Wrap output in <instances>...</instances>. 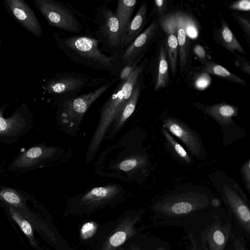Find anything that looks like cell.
Listing matches in <instances>:
<instances>
[{
  "mask_svg": "<svg viewBox=\"0 0 250 250\" xmlns=\"http://www.w3.org/2000/svg\"><path fill=\"white\" fill-rule=\"evenodd\" d=\"M138 63L135 62L132 64L124 65L118 76L119 82H124L127 80L137 68Z\"/></svg>",
  "mask_w": 250,
  "mask_h": 250,
  "instance_id": "30",
  "label": "cell"
},
{
  "mask_svg": "<svg viewBox=\"0 0 250 250\" xmlns=\"http://www.w3.org/2000/svg\"><path fill=\"white\" fill-rule=\"evenodd\" d=\"M158 27V22L153 21L123 50L122 60L124 65L140 62L153 43Z\"/></svg>",
  "mask_w": 250,
  "mask_h": 250,
  "instance_id": "9",
  "label": "cell"
},
{
  "mask_svg": "<svg viewBox=\"0 0 250 250\" xmlns=\"http://www.w3.org/2000/svg\"><path fill=\"white\" fill-rule=\"evenodd\" d=\"M250 160H249L243 165L241 169V172L243 179L249 191L250 189Z\"/></svg>",
  "mask_w": 250,
  "mask_h": 250,
  "instance_id": "36",
  "label": "cell"
},
{
  "mask_svg": "<svg viewBox=\"0 0 250 250\" xmlns=\"http://www.w3.org/2000/svg\"><path fill=\"white\" fill-rule=\"evenodd\" d=\"M143 87L142 80L136 84L132 93L122 106L112 123L108 133V139H112L119 132L127 120L134 111Z\"/></svg>",
  "mask_w": 250,
  "mask_h": 250,
  "instance_id": "16",
  "label": "cell"
},
{
  "mask_svg": "<svg viewBox=\"0 0 250 250\" xmlns=\"http://www.w3.org/2000/svg\"><path fill=\"white\" fill-rule=\"evenodd\" d=\"M234 250H247L239 239H235L233 242Z\"/></svg>",
  "mask_w": 250,
  "mask_h": 250,
  "instance_id": "40",
  "label": "cell"
},
{
  "mask_svg": "<svg viewBox=\"0 0 250 250\" xmlns=\"http://www.w3.org/2000/svg\"><path fill=\"white\" fill-rule=\"evenodd\" d=\"M119 191V187L115 185L95 187L84 194L81 202L90 207H96L110 200Z\"/></svg>",
  "mask_w": 250,
  "mask_h": 250,
  "instance_id": "19",
  "label": "cell"
},
{
  "mask_svg": "<svg viewBox=\"0 0 250 250\" xmlns=\"http://www.w3.org/2000/svg\"><path fill=\"white\" fill-rule=\"evenodd\" d=\"M174 27L179 47V66L183 73L190 60V42L178 12L167 14Z\"/></svg>",
  "mask_w": 250,
  "mask_h": 250,
  "instance_id": "15",
  "label": "cell"
},
{
  "mask_svg": "<svg viewBox=\"0 0 250 250\" xmlns=\"http://www.w3.org/2000/svg\"><path fill=\"white\" fill-rule=\"evenodd\" d=\"M163 126L180 139L196 157H201L202 148L199 138L194 132L181 121L168 117L163 121Z\"/></svg>",
  "mask_w": 250,
  "mask_h": 250,
  "instance_id": "11",
  "label": "cell"
},
{
  "mask_svg": "<svg viewBox=\"0 0 250 250\" xmlns=\"http://www.w3.org/2000/svg\"><path fill=\"white\" fill-rule=\"evenodd\" d=\"M231 10L249 11L250 10L249 0H239L232 3L229 6Z\"/></svg>",
  "mask_w": 250,
  "mask_h": 250,
  "instance_id": "35",
  "label": "cell"
},
{
  "mask_svg": "<svg viewBox=\"0 0 250 250\" xmlns=\"http://www.w3.org/2000/svg\"><path fill=\"white\" fill-rule=\"evenodd\" d=\"M154 3L158 15L161 16L167 9V0H155Z\"/></svg>",
  "mask_w": 250,
  "mask_h": 250,
  "instance_id": "37",
  "label": "cell"
},
{
  "mask_svg": "<svg viewBox=\"0 0 250 250\" xmlns=\"http://www.w3.org/2000/svg\"><path fill=\"white\" fill-rule=\"evenodd\" d=\"M137 219L126 218L122 221L114 233L109 237L103 250H115L135 233L133 226Z\"/></svg>",
  "mask_w": 250,
  "mask_h": 250,
  "instance_id": "21",
  "label": "cell"
},
{
  "mask_svg": "<svg viewBox=\"0 0 250 250\" xmlns=\"http://www.w3.org/2000/svg\"><path fill=\"white\" fill-rule=\"evenodd\" d=\"M161 131L172 152L182 160L188 163H191V159L186 150L174 139L169 132L165 128H162Z\"/></svg>",
  "mask_w": 250,
  "mask_h": 250,
  "instance_id": "26",
  "label": "cell"
},
{
  "mask_svg": "<svg viewBox=\"0 0 250 250\" xmlns=\"http://www.w3.org/2000/svg\"><path fill=\"white\" fill-rule=\"evenodd\" d=\"M200 108L206 114L214 119L219 123L227 125L232 122V117L238 113L237 107L225 103L210 105L201 104Z\"/></svg>",
  "mask_w": 250,
  "mask_h": 250,
  "instance_id": "20",
  "label": "cell"
},
{
  "mask_svg": "<svg viewBox=\"0 0 250 250\" xmlns=\"http://www.w3.org/2000/svg\"><path fill=\"white\" fill-rule=\"evenodd\" d=\"M96 224L93 222H88L84 224L81 229V236L83 239L91 237L96 230Z\"/></svg>",
  "mask_w": 250,
  "mask_h": 250,
  "instance_id": "34",
  "label": "cell"
},
{
  "mask_svg": "<svg viewBox=\"0 0 250 250\" xmlns=\"http://www.w3.org/2000/svg\"><path fill=\"white\" fill-rule=\"evenodd\" d=\"M193 52L200 59L204 60L206 57V51L202 46L197 44L193 48Z\"/></svg>",
  "mask_w": 250,
  "mask_h": 250,
  "instance_id": "38",
  "label": "cell"
},
{
  "mask_svg": "<svg viewBox=\"0 0 250 250\" xmlns=\"http://www.w3.org/2000/svg\"><path fill=\"white\" fill-rule=\"evenodd\" d=\"M232 15L235 21L237 22L239 26L241 28L244 32L245 38L248 42H250V20L246 19L238 13L233 12Z\"/></svg>",
  "mask_w": 250,
  "mask_h": 250,
  "instance_id": "29",
  "label": "cell"
},
{
  "mask_svg": "<svg viewBox=\"0 0 250 250\" xmlns=\"http://www.w3.org/2000/svg\"><path fill=\"white\" fill-rule=\"evenodd\" d=\"M92 21L95 25L94 36L101 44V51L122 59L121 34L114 11L107 5H101L94 11Z\"/></svg>",
  "mask_w": 250,
  "mask_h": 250,
  "instance_id": "4",
  "label": "cell"
},
{
  "mask_svg": "<svg viewBox=\"0 0 250 250\" xmlns=\"http://www.w3.org/2000/svg\"><path fill=\"white\" fill-rule=\"evenodd\" d=\"M235 57V60L234 62L235 65L238 67L242 71L248 74H250V62L245 58L241 57L236 52L233 53Z\"/></svg>",
  "mask_w": 250,
  "mask_h": 250,
  "instance_id": "32",
  "label": "cell"
},
{
  "mask_svg": "<svg viewBox=\"0 0 250 250\" xmlns=\"http://www.w3.org/2000/svg\"><path fill=\"white\" fill-rule=\"evenodd\" d=\"M227 203L238 224L248 234L250 233V210L242 198L232 189L224 188Z\"/></svg>",
  "mask_w": 250,
  "mask_h": 250,
  "instance_id": "14",
  "label": "cell"
},
{
  "mask_svg": "<svg viewBox=\"0 0 250 250\" xmlns=\"http://www.w3.org/2000/svg\"><path fill=\"white\" fill-rule=\"evenodd\" d=\"M203 247V250H208V249L205 247Z\"/></svg>",
  "mask_w": 250,
  "mask_h": 250,
  "instance_id": "44",
  "label": "cell"
},
{
  "mask_svg": "<svg viewBox=\"0 0 250 250\" xmlns=\"http://www.w3.org/2000/svg\"><path fill=\"white\" fill-rule=\"evenodd\" d=\"M211 204L213 206L217 207L219 205V202L217 199H214L212 201Z\"/></svg>",
  "mask_w": 250,
  "mask_h": 250,
  "instance_id": "41",
  "label": "cell"
},
{
  "mask_svg": "<svg viewBox=\"0 0 250 250\" xmlns=\"http://www.w3.org/2000/svg\"><path fill=\"white\" fill-rule=\"evenodd\" d=\"M190 245L186 250H203V247L201 244L193 237H190Z\"/></svg>",
  "mask_w": 250,
  "mask_h": 250,
  "instance_id": "39",
  "label": "cell"
},
{
  "mask_svg": "<svg viewBox=\"0 0 250 250\" xmlns=\"http://www.w3.org/2000/svg\"><path fill=\"white\" fill-rule=\"evenodd\" d=\"M147 2L143 1L132 19L121 41L123 51L144 31L147 22Z\"/></svg>",
  "mask_w": 250,
  "mask_h": 250,
  "instance_id": "18",
  "label": "cell"
},
{
  "mask_svg": "<svg viewBox=\"0 0 250 250\" xmlns=\"http://www.w3.org/2000/svg\"><path fill=\"white\" fill-rule=\"evenodd\" d=\"M220 21L221 27L215 34L216 41L230 52H237L245 54L244 49L230 29L227 23L222 18Z\"/></svg>",
  "mask_w": 250,
  "mask_h": 250,
  "instance_id": "22",
  "label": "cell"
},
{
  "mask_svg": "<svg viewBox=\"0 0 250 250\" xmlns=\"http://www.w3.org/2000/svg\"><path fill=\"white\" fill-rule=\"evenodd\" d=\"M130 250H140V249L136 246H132Z\"/></svg>",
  "mask_w": 250,
  "mask_h": 250,
  "instance_id": "42",
  "label": "cell"
},
{
  "mask_svg": "<svg viewBox=\"0 0 250 250\" xmlns=\"http://www.w3.org/2000/svg\"><path fill=\"white\" fill-rule=\"evenodd\" d=\"M33 4L50 26L74 34L90 33L89 18L70 3L57 0H34Z\"/></svg>",
  "mask_w": 250,
  "mask_h": 250,
  "instance_id": "2",
  "label": "cell"
},
{
  "mask_svg": "<svg viewBox=\"0 0 250 250\" xmlns=\"http://www.w3.org/2000/svg\"><path fill=\"white\" fill-rule=\"evenodd\" d=\"M56 148L43 146H34L19 155L12 163V170L23 172L33 169L54 156Z\"/></svg>",
  "mask_w": 250,
  "mask_h": 250,
  "instance_id": "10",
  "label": "cell"
},
{
  "mask_svg": "<svg viewBox=\"0 0 250 250\" xmlns=\"http://www.w3.org/2000/svg\"><path fill=\"white\" fill-rule=\"evenodd\" d=\"M109 79L105 77H93L74 71L59 72L53 74L45 83L43 88L59 104L79 95L83 90L96 88Z\"/></svg>",
  "mask_w": 250,
  "mask_h": 250,
  "instance_id": "3",
  "label": "cell"
},
{
  "mask_svg": "<svg viewBox=\"0 0 250 250\" xmlns=\"http://www.w3.org/2000/svg\"><path fill=\"white\" fill-rule=\"evenodd\" d=\"M146 61L138 65L129 78L119 82L112 94L100 109L99 126L107 129L113 123L119 111L131 96L136 84L142 80L146 68Z\"/></svg>",
  "mask_w": 250,
  "mask_h": 250,
  "instance_id": "6",
  "label": "cell"
},
{
  "mask_svg": "<svg viewBox=\"0 0 250 250\" xmlns=\"http://www.w3.org/2000/svg\"><path fill=\"white\" fill-rule=\"evenodd\" d=\"M0 199L13 206L21 207L22 205V199L20 195L11 189H5L0 190Z\"/></svg>",
  "mask_w": 250,
  "mask_h": 250,
  "instance_id": "28",
  "label": "cell"
},
{
  "mask_svg": "<svg viewBox=\"0 0 250 250\" xmlns=\"http://www.w3.org/2000/svg\"><path fill=\"white\" fill-rule=\"evenodd\" d=\"M156 250H165V249H164V248H158Z\"/></svg>",
  "mask_w": 250,
  "mask_h": 250,
  "instance_id": "43",
  "label": "cell"
},
{
  "mask_svg": "<svg viewBox=\"0 0 250 250\" xmlns=\"http://www.w3.org/2000/svg\"><path fill=\"white\" fill-rule=\"evenodd\" d=\"M159 23L167 35L166 50L171 72L174 76L177 69L179 47L173 24L167 15L159 19Z\"/></svg>",
  "mask_w": 250,
  "mask_h": 250,
  "instance_id": "17",
  "label": "cell"
},
{
  "mask_svg": "<svg viewBox=\"0 0 250 250\" xmlns=\"http://www.w3.org/2000/svg\"><path fill=\"white\" fill-rule=\"evenodd\" d=\"M166 48L163 44L161 46L159 57V64L155 91L165 88L168 83V65L167 58Z\"/></svg>",
  "mask_w": 250,
  "mask_h": 250,
  "instance_id": "25",
  "label": "cell"
},
{
  "mask_svg": "<svg viewBox=\"0 0 250 250\" xmlns=\"http://www.w3.org/2000/svg\"><path fill=\"white\" fill-rule=\"evenodd\" d=\"M137 2L136 0H119L117 2L114 14L119 22L122 38L131 22Z\"/></svg>",
  "mask_w": 250,
  "mask_h": 250,
  "instance_id": "23",
  "label": "cell"
},
{
  "mask_svg": "<svg viewBox=\"0 0 250 250\" xmlns=\"http://www.w3.org/2000/svg\"><path fill=\"white\" fill-rule=\"evenodd\" d=\"M231 232L230 223L220 221L213 223L204 232L202 246L208 250H224Z\"/></svg>",
  "mask_w": 250,
  "mask_h": 250,
  "instance_id": "13",
  "label": "cell"
},
{
  "mask_svg": "<svg viewBox=\"0 0 250 250\" xmlns=\"http://www.w3.org/2000/svg\"><path fill=\"white\" fill-rule=\"evenodd\" d=\"M211 78L207 73L204 72L200 74L195 81L194 84L198 89L204 90L209 85Z\"/></svg>",
  "mask_w": 250,
  "mask_h": 250,
  "instance_id": "31",
  "label": "cell"
},
{
  "mask_svg": "<svg viewBox=\"0 0 250 250\" xmlns=\"http://www.w3.org/2000/svg\"><path fill=\"white\" fill-rule=\"evenodd\" d=\"M56 46L72 61L98 71L118 76L124 64L122 59L107 56L99 48V42L93 34L68 35L53 33Z\"/></svg>",
  "mask_w": 250,
  "mask_h": 250,
  "instance_id": "1",
  "label": "cell"
},
{
  "mask_svg": "<svg viewBox=\"0 0 250 250\" xmlns=\"http://www.w3.org/2000/svg\"><path fill=\"white\" fill-rule=\"evenodd\" d=\"M207 202L197 198L174 199L158 206L156 208L161 213L169 216L189 214L207 205Z\"/></svg>",
  "mask_w": 250,
  "mask_h": 250,
  "instance_id": "12",
  "label": "cell"
},
{
  "mask_svg": "<svg viewBox=\"0 0 250 250\" xmlns=\"http://www.w3.org/2000/svg\"><path fill=\"white\" fill-rule=\"evenodd\" d=\"M5 106L3 105L0 109V140L3 141L17 139L27 131L31 123V115L23 107L17 109L9 118H4Z\"/></svg>",
  "mask_w": 250,
  "mask_h": 250,
  "instance_id": "7",
  "label": "cell"
},
{
  "mask_svg": "<svg viewBox=\"0 0 250 250\" xmlns=\"http://www.w3.org/2000/svg\"><path fill=\"white\" fill-rule=\"evenodd\" d=\"M3 4L9 14L22 27L40 38L43 35L40 21L33 10L23 0H5Z\"/></svg>",
  "mask_w": 250,
  "mask_h": 250,
  "instance_id": "8",
  "label": "cell"
},
{
  "mask_svg": "<svg viewBox=\"0 0 250 250\" xmlns=\"http://www.w3.org/2000/svg\"><path fill=\"white\" fill-rule=\"evenodd\" d=\"M204 72L220 77L244 86H247V82L238 76L229 71L223 66L212 62H207L203 67Z\"/></svg>",
  "mask_w": 250,
  "mask_h": 250,
  "instance_id": "24",
  "label": "cell"
},
{
  "mask_svg": "<svg viewBox=\"0 0 250 250\" xmlns=\"http://www.w3.org/2000/svg\"><path fill=\"white\" fill-rule=\"evenodd\" d=\"M118 81V76L113 77L93 91L59 103L60 121L69 130L76 129L90 106Z\"/></svg>",
  "mask_w": 250,
  "mask_h": 250,
  "instance_id": "5",
  "label": "cell"
},
{
  "mask_svg": "<svg viewBox=\"0 0 250 250\" xmlns=\"http://www.w3.org/2000/svg\"><path fill=\"white\" fill-rule=\"evenodd\" d=\"M1 42L0 39V51H1Z\"/></svg>",
  "mask_w": 250,
  "mask_h": 250,
  "instance_id": "45",
  "label": "cell"
},
{
  "mask_svg": "<svg viewBox=\"0 0 250 250\" xmlns=\"http://www.w3.org/2000/svg\"><path fill=\"white\" fill-rule=\"evenodd\" d=\"M9 211L12 218L19 226L21 231L30 241L33 242L34 239L33 231L30 223L13 208H10Z\"/></svg>",
  "mask_w": 250,
  "mask_h": 250,
  "instance_id": "27",
  "label": "cell"
},
{
  "mask_svg": "<svg viewBox=\"0 0 250 250\" xmlns=\"http://www.w3.org/2000/svg\"><path fill=\"white\" fill-rule=\"evenodd\" d=\"M139 164L138 159L135 158H130L122 161L119 165V167L122 171H128L135 168Z\"/></svg>",
  "mask_w": 250,
  "mask_h": 250,
  "instance_id": "33",
  "label": "cell"
}]
</instances>
